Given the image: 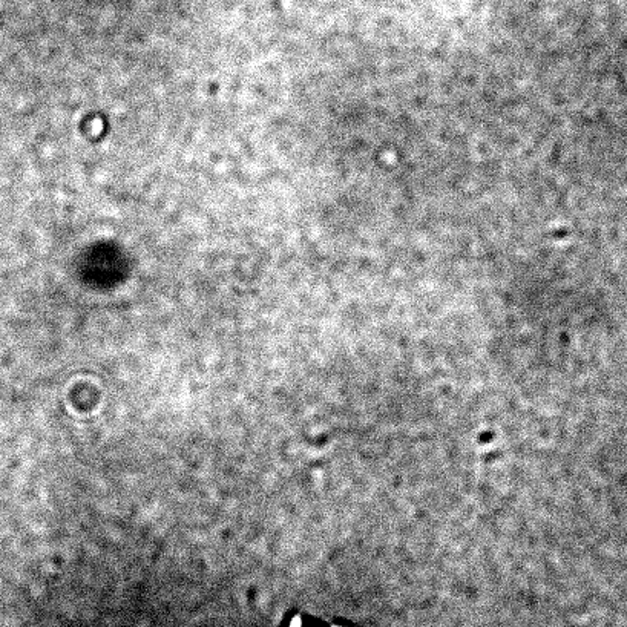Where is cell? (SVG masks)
<instances>
[{"label":"cell","instance_id":"cell-1","mask_svg":"<svg viewBox=\"0 0 627 627\" xmlns=\"http://www.w3.org/2000/svg\"><path fill=\"white\" fill-rule=\"evenodd\" d=\"M292 627H301V620L295 618V620L292 621Z\"/></svg>","mask_w":627,"mask_h":627}]
</instances>
